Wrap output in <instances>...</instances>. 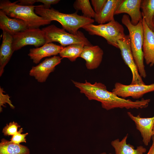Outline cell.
Instances as JSON below:
<instances>
[{
	"label": "cell",
	"mask_w": 154,
	"mask_h": 154,
	"mask_svg": "<svg viewBox=\"0 0 154 154\" xmlns=\"http://www.w3.org/2000/svg\"><path fill=\"white\" fill-rule=\"evenodd\" d=\"M5 92L3 88H0V112L2 111V106L5 107L4 104L6 103H8L10 107L12 109H14L15 107L12 105L11 102L10 100V97L7 94H5L4 93Z\"/></svg>",
	"instance_id": "484cf974"
},
{
	"label": "cell",
	"mask_w": 154,
	"mask_h": 154,
	"mask_svg": "<svg viewBox=\"0 0 154 154\" xmlns=\"http://www.w3.org/2000/svg\"><path fill=\"white\" fill-rule=\"evenodd\" d=\"M13 36L14 51L25 46L32 45L38 48L46 43L44 32L39 28H29Z\"/></svg>",
	"instance_id": "52a82bcc"
},
{
	"label": "cell",
	"mask_w": 154,
	"mask_h": 154,
	"mask_svg": "<svg viewBox=\"0 0 154 154\" xmlns=\"http://www.w3.org/2000/svg\"><path fill=\"white\" fill-rule=\"evenodd\" d=\"M118 48L120 51L122 58L130 69L132 74L131 84H145L140 76L131 52L129 35L117 41Z\"/></svg>",
	"instance_id": "ba28073f"
},
{
	"label": "cell",
	"mask_w": 154,
	"mask_h": 154,
	"mask_svg": "<svg viewBox=\"0 0 154 154\" xmlns=\"http://www.w3.org/2000/svg\"><path fill=\"white\" fill-rule=\"evenodd\" d=\"M107 0H91V4L96 14L99 13L102 9Z\"/></svg>",
	"instance_id": "83f0119b"
},
{
	"label": "cell",
	"mask_w": 154,
	"mask_h": 154,
	"mask_svg": "<svg viewBox=\"0 0 154 154\" xmlns=\"http://www.w3.org/2000/svg\"><path fill=\"white\" fill-rule=\"evenodd\" d=\"M35 11L38 15L51 22L53 21L58 22L63 29L73 34H76L80 28L92 24L95 21L94 19L80 15L76 12L72 14L64 13L53 8H45L42 5H37Z\"/></svg>",
	"instance_id": "7a4b0ae2"
},
{
	"label": "cell",
	"mask_w": 154,
	"mask_h": 154,
	"mask_svg": "<svg viewBox=\"0 0 154 154\" xmlns=\"http://www.w3.org/2000/svg\"><path fill=\"white\" fill-rule=\"evenodd\" d=\"M64 47L52 42L46 43L40 47L30 49L28 55L33 62L37 64L44 57L59 54Z\"/></svg>",
	"instance_id": "2e32d148"
},
{
	"label": "cell",
	"mask_w": 154,
	"mask_h": 154,
	"mask_svg": "<svg viewBox=\"0 0 154 154\" xmlns=\"http://www.w3.org/2000/svg\"><path fill=\"white\" fill-rule=\"evenodd\" d=\"M61 59L60 56H55L47 58L38 65L32 67L29 75L38 82H44L50 74L54 71L55 66L60 63Z\"/></svg>",
	"instance_id": "30bf717a"
},
{
	"label": "cell",
	"mask_w": 154,
	"mask_h": 154,
	"mask_svg": "<svg viewBox=\"0 0 154 154\" xmlns=\"http://www.w3.org/2000/svg\"><path fill=\"white\" fill-rule=\"evenodd\" d=\"M104 52L98 45L84 46L80 57L86 61L87 68L93 70L98 68L102 60Z\"/></svg>",
	"instance_id": "4fadbf2b"
},
{
	"label": "cell",
	"mask_w": 154,
	"mask_h": 154,
	"mask_svg": "<svg viewBox=\"0 0 154 154\" xmlns=\"http://www.w3.org/2000/svg\"><path fill=\"white\" fill-rule=\"evenodd\" d=\"M152 143L147 154H154V137H152Z\"/></svg>",
	"instance_id": "f1b7e54d"
},
{
	"label": "cell",
	"mask_w": 154,
	"mask_h": 154,
	"mask_svg": "<svg viewBox=\"0 0 154 154\" xmlns=\"http://www.w3.org/2000/svg\"><path fill=\"white\" fill-rule=\"evenodd\" d=\"M153 137H154V125L153 129Z\"/></svg>",
	"instance_id": "f546056e"
},
{
	"label": "cell",
	"mask_w": 154,
	"mask_h": 154,
	"mask_svg": "<svg viewBox=\"0 0 154 154\" xmlns=\"http://www.w3.org/2000/svg\"><path fill=\"white\" fill-rule=\"evenodd\" d=\"M0 154H30V151L25 146L3 139L0 143Z\"/></svg>",
	"instance_id": "ffe728a7"
},
{
	"label": "cell",
	"mask_w": 154,
	"mask_h": 154,
	"mask_svg": "<svg viewBox=\"0 0 154 154\" xmlns=\"http://www.w3.org/2000/svg\"><path fill=\"white\" fill-rule=\"evenodd\" d=\"M76 10L81 11L84 17L92 19L94 18L96 13L92 9L88 0H76L73 4Z\"/></svg>",
	"instance_id": "603a6c76"
},
{
	"label": "cell",
	"mask_w": 154,
	"mask_h": 154,
	"mask_svg": "<svg viewBox=\"0 0 154 154\" xmlns=\"http://www.w3.org/2000/svg\"><path fill=\"white\" fill-rule=\"evenodd\" d=\"M84 46L80 44L69 45L64 47L59 53V55L62 58H66L71 61H74L80 57Z\"/></svg>",
	"instance_id": "7402d4cb"
},
{
	"label": "cell",
	"mask_w": 154,
	"mask_h": 154,
	"mask_svg": "<svg viewBox=\"0 0 154 154\" xmlns=\"http://www.w3.org/2000/svg\"><path fill=\"white\" fill-rule=\"evenodd\" d=\"M121 22L127 27L129 32L131 52L139 73L142 78H145L147 74L142 49L144 40L142 20L137 25H134L131 23L129 16L125 14L122 17Z\"/></svg>",
	"instance_id": "277c9868"
},
{
	"label": "cell",
	"mask_w": 154,
	"mask_h": 154,
	"mask_svg": "<svg viewBox=\"0 0 154 154\" xmlns=\"http://www.w3.org/2000/svg\"><path fill=\"white\" fill-rule=\"evenodd\" d=\"M100 154H107L105 152H103V153H101ZM109 154H112L110 153Z\"/></svg>",
	"instance_id": "1f68e13d"
},
{
	"label": "cell",
	"mask_w": 154,
	"mask_h": 154,
	"mask_svg": "<svg viewBox=\"0 0 154 154\" xmlns=\"http://www.w3.org/2000/svg\"><path fill=\"white\" fill-rule=\"evenodd\" d=\"M0 28L13 36L29 28L23 21L11 18L0 10Z\"/></svg>",
	"instance_id": "9a60e30c"
},
{
	"label": "cell",
	"mask_w": 154,
	"mask_h": 154,
	"mask_svg": "<svg viewBox=\"0 0 154 154\" xmlns=\"http://www.w3.org/2000/svg\"><path fill=\"white\" fill-rule=\"evenodd\" d=\"M3 32V40L0 48V76L14 51L13 48V36L5 31Z\"/></svg>",
	"instance_id": "e0dca14e"
},
{
	"label": "cell",
	"mask_w": 154,
	"mask_h": 154,
	"mask_svg": "<svg viewBox=\"0 0 154 154\" xmlns=\"http://www.w3.org/2000/svg\"><path fill=\"white\" fill-rule=\"evenodd\" d=\"M41 29L44 34L45 44L56 42L63 47L74 44H82L85 46L92 45L84 34L80 31H78L76 34H73L54 25L43 28Z\"/></svg>",
	"instance_id": "5b68a950"
},
{
	"label": "cell",
	"mask_w": 154,
	"mask_h": 154,
	"mask_svg": "<svg viewBox=\"0 0 154 154\" xmlns=\"http://www.w3.org/2000/svg\"><path fill=\"white\" fill-rule=\"evenodd\" d=\"M142 22L144 29L142 47L144 58L146 64L151 67L154 65V31L149 28L143 17Z\"/></svg>",
	"instance_id": "5bb4252c"
},
{
	"label": "cell",
	"mask_w": 154,
	"mask_h": 154,
	"mask_svg": "<svg viewBox=\"0 0 154 154\" xmlns=\"http://www.w3.org/2000/svg\"><path fill=\"white\" fill-rule=\"evenodd\" d=\"M82 28L90 35L103 37L109 44L117 48V41L125 35L123 26L115 19L106 24H90Z\"/></svg>",
	"instance_id": "8992f818"
},
{
	"label": "cell",
	"mask_w": 154,
	"mask_h": 154,
	"mask_svg": "<svg viewBox=\"0 0 154 154\" xmlns=\"http://www.w3.org/2000/svg\"><path fill=\"white\" fill-rule=\"evenodd\" d=\"M128 137L127 134L121 140L117 139L111 142V145L114 149L115 154H145L147 150L142 146H138L135 149L133 145L127 143Z\"/></svg>",
	"instance_id": "d6986e66"
},
{
	"label": "cell",
	"mask_w": 154,
	"mask_h": 154,
	"mask_svg": "<svg viewBox=\"0 0 154 154\" xmlns=\"http://www.w3.org/2000/svg\"><path fill=\"white\" fill-rule=\"evenodd\" d=\"M140 8L142 17L149 28L154 31L153 20L154 16V0H141Z\"/></svg>",
	"instance_id": "44dd1931"
},
{
	"label": "cell",
	"mask_w": 154,
	"mask_h": 154,
	"mask_svg": "<svg viewBox=\"0 0 154 154\" xmlns=\"http://www.w3.org/2000/svg\"><path fill=\"white\" fill-rule=\"evenodd\" d=\"M23 128H20L19 130L12 136L10 141L16 144H20L21 142H26L25 137L28 134V133L21 134L23 132Z\"/></svg>",
	"instance_id": "4316f807"
},
{
	"label": "cell",
	"mask_w": 154,
	"mask_h": 154,
	"mask_svg": "<svg viewBox=\"0 0 154 154\" xmlns=\"http://www.w3.org/2000/svg\"><path fill=\"white\" fill-rule=\"evenodd\" d=\"M59 0H20L17 1V3L21 5H33L36 2H40L43 4V7L50 9L51 5L57 4Z\"/></svg>",
	"instance_id": "cb8c5ba5"
},
{
	"label": "cell",
	"mask_w": 154,
	"mask_h": 154,
	"mask_svg": "<svg viewBox=\"0 0 154 154\" xmlns=\"http://www.w3.org/2000/svg\"><path fill=\"white\" fill-rule=\"evenodd\" d=\"M154 91V83L150 85L131 84L126 85L117 82L112 92L118 96L125 98L131 97L135 99L142 98L147 93Z\"/></svg>",
	"instance_id": "9c48e42d"
},
{
	"label": "cell",
	"mask_w": 154,
	"mask_h": 154,
	"mask_svg": "<svg viewBox=\"0 0 154 154\" xmlns=\"http://www.w3.org/2000/svg\"><path fill=\"white\" fill-rule=\"evenodd\" d=\"M20 127L17 123L10 122L3 128L2 132L5 135H13L17 132L18 128Z\"/></svg>",
	"instance_id": "d4e9b609"
},
{
	"label": "cell",
	"mask_w": 154,
	"mask_h": 154,
	"mask_svg": "<svg viewBox=\"0 0 154 154\" xmlns=\"http://www.w3.org/2000/svg\"><path fill=\"white\" fill-rule=\"evenodd\" d=\"M141 2V0H123L114 15L127 13L130 16L132 24L136 25L143 19L142 12L140 10Z\"/></svg>",
	"instance_id": "7c38bea8"
},
{
	"label": "cell",
	"mask_w": 154,
	"mask_h": 154,
	"mask_svg": "<svg viewBox=\"0 0 154 154\" xmlns=\"http://www.w3.org/2000/svg\"><path fill=\"white\" fill-rule=\"evenodd\" d=\"M123 0H107L102 11L95 14L94 21L99 24H104L114 19V13Z\"/></svg>",
	"instance_id": "ac0fdd59"
},
{
	"label": "cell",
	"mask_w": 154,
	"mask_h": 154,
	"mask_svg": "<svg viewBox=\"0 0 154 154\" xmlns=\"http://www.w3.org/2000/svg\"><path fill=\"white\" fill-rule=\"evenodd\" d=\"M37 5H24L18 4L17 1L11 2L9 0L0 1V9L9 17L22 20L29 28H37L50 24L48 19L38 16L35 12Z\"/></svg>",
	"instance_id": "3957f363"
},
{
	"label": "cell",
	"mask_w": 154,
	"mask_h": 154,
	"mask_svg": "<svg viewBox=\"0 0 154 154\" xmlns=\"http://www.w3.org/2000/svg\"><path fill=\"white\" fill-rule=\"evenodd\" d=\"M128 116L135 123L136 128L140 132L144 144L147 146L153 137V129L154 125V116L150 117H142L139 114L134 116L128 112Z\"/></svg>",
	"instance_id": "8fae6325"
},
{
	"label": "cell",
	"mask_w": 154,
	"mask_h": 154,
	"mask_svg": "<svg viewBox=\"0 0 154 154\" xmlns=\"http://www.w3.org/2000/svg\"><path fill=\"white\" fill-rule=\"evenodd\" d=\"M153 29H154V16L153 19Z\"/></svg>",
	"instance_id": "4dcf8cb0"
},
{
	"label": "cell",
	"mask_w": 154,
	"mask_h": 154,
	"mask_svg": "<svg viewBox=\"0 0 154 154\" xmlns=\"http://www.w3.org/2000/svg\"><path fill=\"white\" fill-rule=\"evenodd\" d=\"M74 86L84 94L89 100H95L101 103L102 107L107 110L116 108L128 110L143 109L147 107L150 99L133 101L119 97L112 92L108 91L106 86L101 82H95L93 84L85 80L84 83L72 80Z\"/></svg>",
	"instance_id": "6da1fadb"
}]
</instances>
